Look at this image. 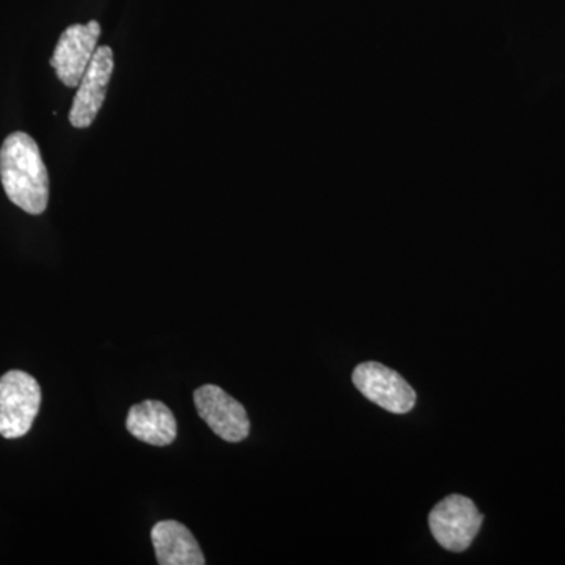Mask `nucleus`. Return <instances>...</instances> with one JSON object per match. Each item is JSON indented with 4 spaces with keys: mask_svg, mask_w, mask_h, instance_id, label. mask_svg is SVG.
Returning <instances> with one entry per match:
<instances>
[{
    "mask_svg": "<svg viewBox=\"0 0 565 565\" xmlns=\"http://www.w3.org/2000/svg\"><path fill=\"white\" fill-rule=\"evenodd\" d=\"M151 541L161 565H204V555L188 526L174 520L152 527Z\"/></svg>",
    "mask_w": 565,
    "mask_h": 565,
    "instance_id": "8",
    "label": "nucleus"
},
{
    "mask_svg": "<svg viewBox=\"0 0 565 565\" xmlns=\"http://www.w3.org/2000/svg\"><path fill=\"white\" fill-rule=\"evenodd\" d=\"M484 515L473 501L462 494H449L429 515V526L435 541L448 552L462 553L473 544L481 530Z\"/></svg>",
    "mask_w": 565,
    "mask_h": 565,
    "instance_id": "3",
    "label": "nucleus"
},
{
    "mask_svg": "<svg viewBox=\"0 0 565 565\" xmlns=\"http://www.w3.org/2000/svg\"><path fill=\"white\" fill-rule=\"evenodd\" d=\"M0 180L10 202L32 215L46 211L50 174L36 141L29 134L13 132L0 150Z\"/></svg>",
    "mask_w": 565,
    "mask_h": 565,
    "instance_id": "1",
    "label": "nucleus"
},
{
    "mask_svg": "<svg viewBox=\"0 0 565 565\" xmlns=\"http://www.w3.org/2000/svg\"><path fill=\"white\" fill-rule=\"evenodd\" d=\"M99 35L102 25L98 21L70 25L62 33L52 55L51 66L66 87L74 88L81 84L93 55L98 50Z\"/></svg>",
    "mask_w": 565,
    "mask_h": 565,
    "instance_id": "6",
    "label": "nucleus"
},
{
    "mask_svg": "<svg viewBox=\"0 0 565 565\" xmlns=\"http://www.w3.org/2000/svg\"><path fill=\"white\" fill-rule=\"evenodd\" d=\"M114 66V51L109 46H99L81 84L77 85V93L70 110V122L74 128H90L92 122L98 117L106 102Z\"/></svg>",
    "mask_w": 565,
    "mask_h": 565,
    "instance_id": "7",
    "label": "nucleus"
},
{
    "mask_svg": "<svg viewBox=\"0 0 565 565\" xmlns=\"http://www.w3.org/2000/svg\"><path fill=\"white\" fill-rule=\"evenodd\" d=\"M126 427L137 440L152 446H169L177 438L174 415L161 401H145L129 411Z\"/></svg>",
    "mask_w": 565,
    "mask_h": 565,
    "instance_id": "9",
    "label": "nucleus"
},
{
    "mask_svg": "<svg viewBox=\"0 0 565 565\" xmlns=\"http://www.w3.org/2000/svg\"><path fill=\"white\" fill-rule=\"evenodd\" d=\"M41 405L39 382L24 371H9L0 379V435L20 438L31 430Z\"/></svg>",
    "mask_w": 565,
    "mask_h": 565,
    "instance_id": "2",
    "label": "nucleus"
},
{
    "mask_svg": "<svg viewBox=\"0 0 565 565\" xmlns=\"http://www.w3.org/2000/svg\"><path fill=\"white\" fill-rule=\"evenodd\" d=\"M353 385L371 403L390 414H408L416 404V393L411 384L392 367L377 362L359 364L352 374Z\"/></svg>",
    "mask_w": 565,
    "mask_h": 565,
    "instance_id": "4",
    "label": "nucleus"
},
{
    "mask_svg": "<svg viewBox=\"0 0 565 565\" xmlns=\"http://www.w3.org/2000/svg\"><path fill=\"white\" fill-rule=\"evenodd\" d=\"M193 401L203 422L223 440L239 444L250 434V419L244 405L223 392L221 386H200L193 393Z\"/></svg>",
    "mask_w": 565,
    "mask_h": 565,
    "instance_id": "5",
    "label": "nucleus"
}]
</instances>
